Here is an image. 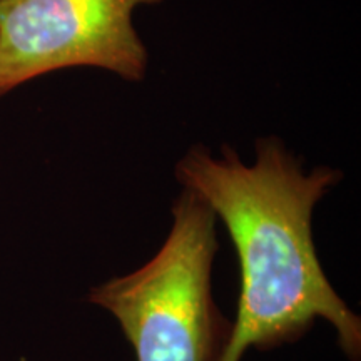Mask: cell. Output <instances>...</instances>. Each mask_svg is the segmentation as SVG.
<instances>
[{
    "instance_id": "3957f363",
    "label": "cell",
    "mask_w": 361,
    "mask_h": 361,
    "mask_svg": "<svg viewBox=\"0 0 361 361\" xmlns=\"http://www.w3.org/2000/svg\"><path fill=\"white\" fill-rule=\"evenodd\" d=\"M161 0H0V96L27 80L92 66L139 80L146 49L133 11Z\"/></svg>"
},
{
    "instance_id": "7a4b0ae2",
    "label": "cell",
    "mask_w": 361,
    "mask_h": 361,
    "mask_svg": "<svg viewBox=\"0 0 361 361\" xmlns=\"http://www.w3.org/2000/svg\"><path fill=\"white\" fill-rule=\"evenodd\" d=\"M173 216L169 236L146 264L92 288L87 300L116 316L137 361H219L233 323L211 291L218 216L189 189Z\"/></svg>"
},
{
    "instance_id": "6da1fadb",
    "label": "cell",
    "mask_w": 361,
    "mask_h": 361,
    "mask_svg": "<svg viewBox=\"0 0 361 361\" xmlns=\"http://www.w3.org/2000/svg\"><path fill=\"white\" fill-rule=\"evenodd\" d=\"M178 179L223 219L241 264L238 318L219 361L300 340L318 318L335 326L340 348L358 361L360 318L329 284L311 233L313 207L340 173L306 174L278 139H263L252 166L229 147L221 159L192 147L178 164Z\"/></svg>"
}]
</instances>
